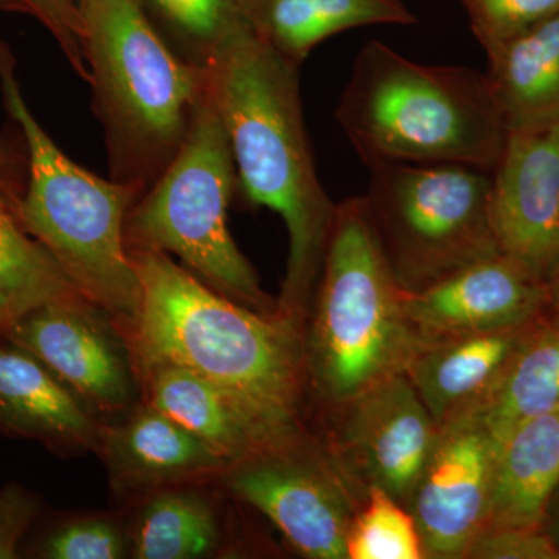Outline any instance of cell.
<instances>
[{
    "label": "cell",
    "mask_w": 559,
    "mask_h": 559,
    "mask_svg": "<svg viewBox=\"0 0 559 559\" xmlns=\"http://www.w3.org/2000/svg\"><path fill=\"white\" fill-rule=\"evenodd\" d=\"M336 120L366 167L400 162L491 171L509 135L487 73L423 64L381 40L359 50Z\"/></svg>",
    "instance_id": "obj_3"
},
{
    "label": "cell",
    "mask_w": 559,
    "mask_h": 559,
    "mask_svg": "<svg viewBox=\"0 0 559 559\" xmlns=\"http://www.w3.org/2000/svg\"><path fill=\"white\" fill-rule=\"evenodd\" d=\"M485 51L496 49L559 11V0H460Z\"/></svg>",
    "instance_id": "obj_27"
},
{
    "label": "cell",
    "mask_w": 559,
    "mask_h": 559,
    "mask_svg": "<svg viewBox=\"0 0 559 559\" xmlns=\"http://www.w3.org/2000/svg\"><path fill=\"white\" fill-rule=\"evenodd\" d=\"M547 293H549V308H547V312L559 318V270L547 282Z\"/></svg>",
    "instance_id": "obj_35"
},
{
    "label": "cell",
    "mask_w": 559,
    "mask_h": 559,
    "mask_svg": "<svg viewBox=\"0 0 559 559\" xmlns=\"http://www.w3.org/2000/svg\"><path fill=\"white\" fill-rule=\"evenodd\" d=\"M366 202L382 252L404 290H418L499 250L491 171L465 165H369Z\"/></svg>",
    "instance_id": "obj_8"
},
{
    "label": "cell",
    "mask_w": 559,
    "mask_h": 559,
    "mask_svg": "<svg viewBox=\"0 0 559 559\" xmlns=\"http://www.w3.org/2000/svg\"><path fill=\"white\" fill-rule=\"evenodd\" d=\"M0 428L68 450L97 451L100 425L38 359L0 345Z\"/></svg>",
    "instance_id": "obj_18"
},
{
    "label": "cell",
    "mask_w": 559,
    "mask_h": 559,
    "mask_svg": "<svg viewBox=\"0 0 559 559\" xmlns=\"http://www.w3.org/2000/svg\"><path fill=\"white\" fill-rule=\"evenodd\" d=\"M81 296L39 305L7 326L13 347L38 359L92 414L132 409L139 373L127 337Z\"/></svg>",
    "instance_id": "obj_11"
},
{
    "label": "cell",
    "mask_w": 559,
    "mask_h": 559,
    "mask_svg": "<svg viewBox=\"0 0 559 559\" xmlns=\"http://www.w3.org/2000/svg\"><path fill=\"white\" fill-rule=\"evenodd\" d=\"M426 558L421 536L407 507L380 488L367 489L347 536V559Z\"/></svg>",
    "instance_id": "obj_25"
},
{
    "label": "cell",
    "mask_w": 559,
    "mask_h": 559,
    "mask_svg": "<svg viewBox=\"0 0 559 559\" xmlns=\"http://www.w3.org/2000/svg\"><path fill=\"white\" fill-rule=\"evenodd\" d=\"M500 252L549 282L559 270V123L509 131L491 170Z\"/></svg>",
    "instance_id": "obj_13"
},
{
    "label": "cell",
    "mask_w": 559,
    "mask_h": 559,
    "mask_svg": "<svg viewBox=\"0 0 559 559\" xmlns=\"http://www.w3.org/2000/svg\"><path fill=\"white\" fill-rule=\"evenodd\" d=\"M0 11H10V13H22L32 16L31 9L24 0H0Z\"/></svg>",
    "instance_id": "obj_36"
},
{
    "label": "cell",
    "mask_w": 559,
    "mask_h": 559,
    "mask_svg": "<svg viewBox=\"0 0 559 559\" xmlns=\"http://www.w3.org/2000/svg\"><path fill=\"white\" fill-rule=\"evenodd\" d=\"M79 2H80V0H76V3H79Z\"/></svg>",
    "instance_id": "obj_37"
},
{
    "label": "cell",
    "mask_w": 559,
    "mask_h": 559,
    "mask_svg": "<svg viewBox=\"0 0 559 559\" xmlns=\"http://www.w3.org/2000/svg\"><path fill=\"white\" fill-rule=\"evenodd\" d=\"M487 57L488 81L509 131L559 123V11Z\"/></svg>",
    "instance_id": "obj_21"
},
{
    "label": "cell",
    "mask_w": 559,
    "mask_h": 559,
    "mask_svg": "<svg viewBox=\"0 0 559 559\" xmlns=\"http://www.w3.org/2000/svg\"><path fill=\"white\" fill-rule=\"evenodd\" d=\"M38 513L32 495L17 487L0 489V559L17 557L21 539Z\"/></svg>",
    "instance_id": "obj_31"
},
{
    "label": "cell",
    "mask_w": 559,
    "mask_h": 559,
    "mask_svg": "<svg viewBox=\"0 0 559 559\" xmlns=\"http://www.w3.org/2000/svg\"><path fill=\"white\" fill-rule=\"evenodd\" d=\"M498 450L479 415L440 426L407 507L426 558H466L488 522Z\"/></svg>",
    "instance_id": "obj_12"
},
{
    "label": "cell",
    "mask_w": 559,
    "mask_h": 559,
    "mask_svg": "<svg viewBox=\"0 0 559 559\" xmlns=\"http://www.w3.org/2000/svg\"><path fill=\"white\" fill-rule=\"evenodd\" d=\"M312 300L308 390L330 411L406 370L418 337L362 197L337 204Z\"/></svg>",
    "instance_id": "obj_6"
},
{
    "label": "cell",
    "mask_w": 559,
    "mask_h": 559,
    "mask_svg": "<svg viewBox=\"0 0 559 559\" xmlns=\"http://www.w3.org/2000/svg\"><path fill=\"white\" fill-rule=\"evenodd\" d=\"M237 186L229 138L205 86L175 159L128 213L124 240L128 250L176 257L210 288L274 314L277 300L261 288L230 234L227 212Z\"/></svg>",
    "instance_id": "obj_7"
},
{
    "label": "cell",
    "mask_w": 559,
    "mask_h": 559,
    "mask_svg": "<svg viewBox=\"0 0 559 559\" xmlns=\"http://www.w3.org/2000/svg\"><path fill=\"white\" fill-rule=\"evenodd\" d=\"M242 7L252 31L297 66L340 33L417 22L403 0H242Z\"/></svg>",
    "instance_id": "obj_20"
},
{
    "label": "cell",
    "mask_w": 559,
    "mask_h": 559,
    "mask_svg": "<svg viewBox=\"0 0 559 559\" xmlns=\"http://www.w3.org/2000/svg\"><path fill=\"white\" fill-rule=\"evenodd\" d=\"M333 414L325 451L360 495L374 487L409 507L439 433L404 371L345 401Z\"/></svg>",
    "instance_id": "obj_10"
},
{
    "label": "cell",
    "mask_w": 559,
    "mask_h": 559,
    "mask_svg": "<svg viewBox=\"0 0 559 559\" xmlns=\"http://www.w3.org/2000/svg\"><path fill=\"white\" fill-rule=\"evenodd\" d=\"M130 550L128 530L102 514L66 522L43 544V557L49 559H120Z\"/></svg>",
    "instance_id": "obj_28"
},
{
    "label": "cell",
    "mask_w": 559,
    "mask_h": 559,
    "mask_svg": "<svg viewBox=\"0 0 559 559\" xmlns=\"http://www.w3.org/2000/svg\"><path fill=\"white\" fill-rule=\"evenodd\" d=\"M559 411V318L532 323L498 388L474 414L502 439L524 419Z\"/></svg>",
    "instance_id": "obj_22"
},
{
    "label": "cell",
    "mask_w": 559,
    "mask_h": 559,
    "mask_svg": "<svg viewBox=\"0 0 559 559\" xmlns=\"http://www.w3.org/2000/svg\"><path fill=\"white\" fill-rule=\"evenodd\" d=\"M0 289L17 318L58 299L80 296L53 257L25 230L13 201L0 190Z\"/></svg>",
    "instance_id": "obj_24"
},
{
    "label": "cell",
    "mask_w": 559,
    "mask_h": 559,
    "mask_svg": "<svg viewBox=\"0 0 559 559\" xmlns=\"http://www.w3.org/2000/svg\"><path fill=\"white\" fill-rule=\"evenodd\" d=\"M532 323L418 342L404 373L439 428L487 403Z\"/></svg>",
    "instance_id": "obj_16"
},
{
    "label": "cell",
    "mask_w": 559,
    "mask_h": 559,
    "mask_svg": "<svg viewBox=\"0 0 559 559\" xmlns=\"http://www.w3.org/2000/svg\"><path fill=\"white\" fill-rule=\"evenodd\" d=\"M205 86L229 138L238 187L285 223L289 253L277 312L307 319L337 204L320 182L301 106L299 69L248 20L200 58Z\"/></svg>",
    "instance_id": "obj_1"
},
{
    "label": "cell",
    "mask_w": 559,
    "mask_h": 559,
    "mask_svg": "<svg viewBox=\"0 0 559 559\" xmlns=\"http://www.w3.org/2000/svg\"><path fill=\"white\" fill-rule=\"evenodd\" d=\"M543 528L551 540L557 544L559 549V485L547 503L546 513H544Z\"/></svg>",
    "instance_id": "obj_33"
},
{
    "label": "cell",
    "mask_w": 559,
    "mask_h": 559,
    "mask_svg": "<svg viewBox=\"0 0 559 559\" xmlns=\"http://www.w3.org/2000/svg\"><path fill=\"white\" fill-rule=\"evenodd\" d=\"M33 17L50 32L68 58L70 68L90 83V69L84 57V24L76 0H24Z\"/></svg>",
    "instance_id": "obj_29"
},
{
    "label": "cell",
    "mask_w": 559,
    "mask_h": 559,
    "mask_svg": "<svg viewBox=\"0 0 559 559\" xmlns=\"http://www.w3.org/2000/svg\"><path fill=\"white\" fill-rule=\"evenodd\" d=\"M97 451L120 495L200 485L223 477L230 463L204 441L150 404L131 409L116 425H100Z\"/></svg>",
    "instance_id": "obj_15"
},
{
    "label": "cell",
    "mask_w": 559,
    "mask_h": 559,
    "mask_svg": "<svg viewBox=\"0 0 559 559\" xmlns=\"http://www.w3.org/2000/svg\"><path fill=\"white\" fill-rule=\"evenodd\" d=\"M0 190L16 204V207L20 205L22 194L17 187L16 170H14L13 160L3 148L2 143H0Z\"/></svg>",
    "instance_id": "obj_32"
},
{
    "label": "cell",
    "mask_w": 559,
    "mask_h": 559,
    "mask_svg": "<svg viewBox=\"0 0 559 559\" xmlns=\"http://www.w3.org/2000/svg\"><path fill=\"white\" fill-rule=\"evenodd\" d=\"M130 533L138 559L212 557L221 544L218 509L198 485H180L148 495Z\"/></svg>",
    "instance_id": "obj_23"
},
{
    "label": "cell",
    "mask_w": 559,
    "mask_h": 559,
    "mask_svg": "<svg viewBox=\"0 0 559 559\" xmlns=\"http://www.w3.org/2000/svg\"><path fill=\"white\" fill-rule=\"evenodd\" d=\"M466 558L559 559V549L544 528L487 527L471 544Z\"/></svg>",
    "instance_id": "obj_30"
},
{
    "label": "cell",
    "mask_w": 559,
    "mask_h": 559,
    "mask_svg": "<svg viewBox=\"0 0 559 559\" xmlns=\"http://www.w3.org/2000/svg\"><path fill=\"white\" fill-rule=\"evenodd\" d=\"M130 255L142 299L120 330L138 373L154 366L193 371L240 401L280 440L304 439L301 412L310 393L304 325L237 304L167 253Z\"/></svg>",
    "instance_id": "obj_2"
},
{
    "label": "cell",
    "mask_w": 559,
    "mask_h": 559,
    "mask_svg": "<svg viewBox=\"0 0 559 559\" xmlns=\"http://www.w3.org/2000/svg\"><path fill=\"white\" fill-rule=\"evenodd\" d=\"M221 479L301 557L347 559L349 524L364 496L325 448L311 447L304 437L235 463Z\"/></svg>",
    "instance_id": "obj_9"
},
{
    "label": "cell",
    "mask_w": 559,
    "mask_h": 559,
    "mask_svg": "<svg viewBox=\"0 0 559 559\" xmlns=\"http://www.w3.org/2000/svg\"><path fill=\"white\" fill-rule=\"evenodd\" d=\"M0 91L27 145V189L17 205L25 230L53 257L81 297L112 316L120 329L128 325L142 299L124 240L139 191L80 167L44 131L22 95L16 62L2 39Z\"/></svg>",
    "instance_id": "obj_5"
},
{
    "label": "cell",
    "mask_w": 559,
    "mask_h": 559,
    "mask_svg": "<svg viewBox=\"0 0 559 559\" xmlns=\"http://www.w3.org/2000/svg\"><path fill=\"white\" fill-rule=\"evenodd\" d=\"M549 308L547 283L503 253L477 261L418 290H404V311L419 341L516 329Z\"/></svg>",
    "instance_id": "obj_14"
},
{
    "label": "cell",
    "mask_w": 559,
    "mask_h": 559,
    "mask_svg": "<svg viewBox=\"0 0 559 559\" xmlns=\"http://www.w3.org/2000/svg\"><path fill=\"white\" fill-rule=\"evenodd\" d=\"M17 318V312L14 310L9 297L5 296L0 289V330H7V326Z\"/></svg>",
    "instance_id": "obj_34"
},
{
    "label": "cell",
    "mask_w": 559,
    "mask_h": 559,
    "mask_svg": "<svg viewBox=\"0 0 559 559\" xmlns=\"http://www.w3.org/2000/svg\"><path fill=\"white\" fill-rule=\"evenodd\" d=\"M110 178L140 194L171 164L205 94L201 62L173 53L145 0H80Z\"/></svg>",
    "instance_id": "obj_4"
},
{
    "label": "cell",
    "mask_w": 559,
    "mask_h": 559,
    "mask_svg": "<svg viewBox=\"0 0 559 559\" xmlns=\"http://www.w3.org/2000/svg\"><path fill=\"white\" fill-rule=\"evenodd\" d=\"M173 31L197 47L198 60L246 20L242 0H145Z\"/></svg>",
    "instance_id": "obj_26"
},
{
    "label": "cell",
    "mask_w": 559,
    "mask_h": 559,
    "mask_svg": "<svg viewBox=\"0 0 559 559\" xmlns=\"http://www.w3.org/2000/svg\"><path fill=\"white\" fill-rule=\"evenodd\" d=\"M139 380L145 385L146 404L175 419L230 465L289 444L230 393L193 371L154 366L140 370Z\"/></svg>",
    "instance_id": "obj_17"
},
{
    "label": "cell",
    "mask_w": 559,
    "mask_h": 559,
    "mask_svg": "<svg viewBox=\"0 0 559 559\" xmlns=\"http://www.w3.org/2000/svg\"><path fill=\"white\" fill-rule=\"evenodd\" d=\"M559 485V411L524 419L499 440L487 527L543 528Z\"/></svg>",
    "instance_id": "obj_19"
}]
</instances>
